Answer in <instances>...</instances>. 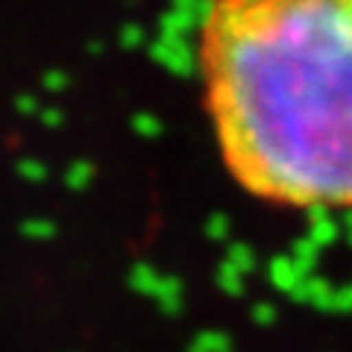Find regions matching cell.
<instances>
[{
    "instance_id": "1",
    "label": "cell",
    "mask_w": 352,
    "mask_h": 352,
    "mask_svg": "<svg viewBox=\"0 0 352 352\" xmlns=\"http://www.w3.org/2000/svg\"><path fill=\"white\" fill-rule=\"evenodd\" d=\"M200 74L241 188L296 212L352 208V0H212Z\"/></svg>"
}]
</instances>
